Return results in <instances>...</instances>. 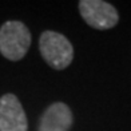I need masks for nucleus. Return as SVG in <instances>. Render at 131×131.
Here are the masks:
<instances>
[{"mask_svg": "<svg viewBox=\"0 0 131 131\" xmlns=\"http://www.w3.org/2000/svg\"><path fill=\"white\" fill-rule=\"evenodd\" d=\"M79 11L87 24L96 29L112 28L119 20L118 11L103 0H82Z\"/></svg>", "mask_w": 131, "mask_h": 131, "instance_id": "nucleus-3", "label": "nucleus"}, {"mask_svg": "<svg viewBox=\"0 0 131 131\" xmlns=\"http://www.w3.org/2000/svg\"><path fill=\"white\" fill-rule=\"evenodd\" d=\"M39 48L46 63L55 70H64L72 62V44L62 34L44 31L40 35Z\"/></svg>", "mask_w": 131, "mask_h": 131, "instance_id": "nucleus-2", "label": "nucleus"}, {"mask_svg": "<svg viewBox=\"0 0 131 131\" xmlns=\"http://www.w3.org/2000/svg\"><path fill=\"white\" fill-rule=\"evenodd\" d=\"M72 124V112L67 104L56 102L44 111L39 131H68Z\"/></svg>", "mask_w": 131, "mask_h": 131, "instance_id": "nucleus-5", "label": "nucleus"}, {"mask_svg": "<svg viewBox=\"0 0 131 131\" xmlns=\"http://www.w3.org/2000/svg\"><path fill=\"white\" fill-rule=\"evenodd\" d=\"M31 46L29 29L21 21L11 20L0 28V52L9 60H20Z\"/></svg>", "mask_w": 131, "mask_h": 131, "instance_id": "nucleus-1", "label": "nucleus"}, {"mask_svg": "<svg viewBox=\"0 0 131 131\" xmlns=\"http://www.w3.org/2000/svg\"><path fill=\"white\" fill-rule=\"evenodd\" d=\"M26 112L17 96L5 94L0 98V131H27Z\"/></svg>", "mask_w": 131, "mask_h": 131, "instance_id": "nucleus-4", "label": "nucleus"}]
</instances>
